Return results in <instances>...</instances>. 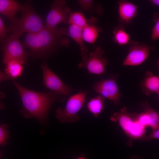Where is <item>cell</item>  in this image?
Masks as SVG:
<instances>
[{"mask_svg":"<svg viewBox=\"0 0 159 159\" xmlns=\"http://www.w3.org/2000/svg\"><path fill=\"white\" fill-rule=\"evenodd\" d=\"M67 32L66 28L44 26L37 32L26 33L22 44L29 49L32 57H46L60 47H68V39L63 37Z\"/></svg>","mask_w":159,"mask_h":159,"instance_id":"1","label":"cell"},{"mask_svg":"<svg viewBox=\"0 0 159 159\" xmlns=\"http://www.w3.org/2000/svg\"><path fill=\"white\" fill-rule=\"evenodd\" d=\"M128 52L122 63L125 66H138L144 62L152 51L155 49L154 46L141 44L130 41L129 43Z\"/></svg>","mask_w":159,"mask_h":159,"instance_id":"9","label":"cell"},{"mask_svg":"<svg viewBox=\"0 0 159 159\" xmlns=\"http://www.w3.org/2000/svg\"><path fill=\"white\" fill-rule=\"evenodd\" d=\"M113 40L114 42L120 46L129 44L130 41V36L126 31L125 25L120 24L113 30Z\"/></svg>","mask_w":159,"mask_h":159,"instance_id":"19","label":"cell"},{"mask_svg":"<svg viewBox=\"0 0 159 159\" xmlns=\"http://www.w3.org/2000/svg\"><path fill=\"white\" fill-rule=\"evenodd\" d=\"M88 19H86L80 12L70 13L68 24L76 25L82 29L88 24Z\"/></svg>","mask_w":159,"mask_h":159,"instance_id":"21","label":"cell"},{"mask_svg":"<svg viewBox=\"0 0 159 159\" xmlns=\"http://www.w3.org/2000/svg\"><path fill=\"white\" fill-rule=\"evenodd\" d=\"M9 31L8 27L5 26L0 17V42L2 45L5 42L7 34Z\"/></svg>","mask_w":159,"mask_h":159,"instance_id":"26","label":"cell"},{"mask_svg":"<svg viewBox=\"0 0 159 159\" xmlns=\"http://www.w3.org/2000/svg\"><path fill=\"white\" fill-rule=\"evenodd\" d=\"M22 6L15 0H0V13L11 21L16 13L21 11Z\"/></svg>","mask_w":159,"mask_h":159,"instance_id":"15","label":"cell"},{"mask_svg":"<svg viewBox=\"0 0 159 159\" xmlns=\"http://www.w3.org/2000/svg\"><path fill=\"white\" fill-rule=\"evenodd\" d=\"M105 98L100 95L91 98L87 102L88 110L96 118L98 117L104 107Z\"/></svg>","mask_w":159,"mask_h":159,"instance_id":"18","label":"cell"},{"mask_svg":"<svg viewBox=\"0 0 159 159\" xmlns=\"http://www.w3.org/2000/svg\"><path fill=\"white\" fill-rule=\"evenodd\" d=\"M43 84L46 87L58 94L69 96L73 91L72 87L65 84L48 67L47 63L42 65Z\"/></svg>","mask_w":159,"mask_h":159,"instance_id":"11","label":"cell"},{"mask_svg":"<svg viewBox=\"0 0 159 159\" xmlns=\"http://www.w3.org/2000/svg\"><path fill=\"white\" fill-rule=\"evenodd\" d=\"M97 20L94 17L88 19L87 24L82 29V35L84 41L94 44L101 32L102 29L97 25Z\"/></svg>","mask_w":159,"mask_h":159,"instance_id":"14","label":"cell"},{"mask_svg":"<svg viewBox=\"0 0 159 159\" xmlns=\"http://www.w3.org/2000/svg\"><path fill=\"white\" fill-rule=\"evenodd\" d=\"M65 0H54L51 4V9L46 19L44 27L53 28L60 23H68L71 9L65 6Z\"/></svg>","mask_w":159,"mask_h":159,"instance_id":"10","label":"cell"},{"mask_svg":"<svg viewBox=\"0 0 159 159\" xmlns=\"http://www.w3.org/2000/svg\"><path fill=\"white\" fill-rule=\"evenodd\" d=\"M87 95L86 91L82 90L70 96L64 109L59 107L56 110V118L62 123H71L77 121L80 117L77 114L86 100Z\"/></svg>","mask_w":159,"mask_h":159,"instance_id":"5","label":"cell"},{"mask_svg":"<svg viewBox=\"0 0 159 159\" xmlns=\"http://www.w3.org/2000/svg\"><path fill=\"white\" fill-rule=\"evenodd\" d=\"M77 158L78 159H84L85 158L84 155H81L79 157Z\"/></svg>","mask_w":159,"mask_h":159,"instance_id":"31","label":"cell"},{"mask_svg":"<svg viewBox=\"0 0 159 159\" xmlns=\"http://www.w3.org/2000/svg\"><path fill=\"white\" fill-rule=\"evenodd\" d=\"M21 11V18L15 17L8 27L11 34L19 38L24 32H35L44 28L42 18L35 12L31 0L22 5Z\"/></svg>","mask_w":159,"mask_h":159,"instance_id":"3","label":"cell"},{"mask_svg":"<svg viewBox=\"0 0 159 159\" xmlns=\"http://www.w3.org/2000/svg\"><path fill=\"white\" fill-rule=\"evenodd\" d=\"M159 138V127L152 130V132L148 136H145L144 141H150L153 139Z\"/></svg>","mask_w":159,"mask_h":159,"instance_id":"27","label":"cell"},{"mask_svg":"<svg viewBox=\"0 0 159 159\" xmlns=\"http://www.w3.org/2000/svg\"><path fill=\"white\" fill-rule=\"evenodd\" d=\"M153 21L154 25L152 30L151 38L153 41H155L159 38V15L158 13L154 14Z\"/></svg>","mask_w":159,"mask_h":159,"instance_id":"24","label":"cell"},{"mask_svg":"<svg viewBox=\"0 0 159 159\" xmlns=\"http://www.w3.org/2000/svg\"><path fill=\"white\" fill-rule=\"evenodd\" d=\"M9 125L3 124L0 125V145L4 146L8 143L9 140Z\"/></svg>","mask_w":159,"mask_h":159,"instance_id":"23","label":"cell"},{"mask_svg":"<svg viewBox=\"0 0 159 159\" xmlns=\"http://www.w3.org/2000/svg\"><path fill=\"white\" fill-rule=\"evenodd\" d=\"M5 93L2 92H0V110L4 109L5 108V105L2 100L5 97Z\"/></svg>","mask_w":159,"mask_h":159,"instance_id":"28","label":"cell"},{"mask_svg":"<svg viewBox=\"0 0 159 159\" xmlns=\"http://www.w3.org/2000/svg\"><path fill=\"white\" fill-rule=\"evenodd\" d=\"M20 96L22 104V115L25 117L34 118L42 124L47 121L49 111L56 101H63L64 95L50 91L38 92L25 88L14 82Z\"/></svg>","mask_w":159,"mask_h":159,"instance_id":"2","label":"cell"},{"mask_svg":"<svg viewBox=\"0 0 159 159\" xmlns=\"http://www.w3.org/2000/svg\"><path fill=\"white\" fill-rule=\"evenodd\" d=\"M118 21L124 25L131 24L138 15V7L128 0H118Z\"/></svg>","mask_w":159,"mask_h":159,"instance_id":"12","label":"cell"},{"mask_svg":"<svg viewBox=\"0 0 159 159\" xmlns=\"http://www.w3.org/2000/svg\"><path fill=\"white\" fill-rule=\"evenodd\" d=\"M105 53L100 47L90 52L89 56L78 64L79 68L86 69L90 74L102 75L106 72V67L108 63L106 58L103 57Z\"/></svg>","mask_w":159,"mask_h":159,"instance_id":"8","label":"cell"},{"mask_svg":"<svg viewBox=\"0 0 159 159\" xmlns=\"http://www.w3.org/2000/svg\"></svg>","mask_w":159,"mask_h":159,"instance_id":"32","label":"cell"},{"mask_svg":"<svg viewBox=\"0 0 159 159\" xmlns=\"http://www.w3.org/2000/svg\"><path fill=\"white\" fill-rule=\"evenodd\" d=\"M153 4L156 6H159V0H148Z\"/></svg>","mask_w":159,"mask_h":159,"instance_id":"30","label":"cell"},{"mask_svg":"<svg viewBox=\"0 0 159 159\" xmlns=\"http://www.w3.org/2000/svg\"><path fill=\"white\" fill-rule=\"evenodd\" d=\"M136 117L139 122L142 125L146 127H150L151 120L146 113L144 112L139 114L136 113Z\"/></svg>","mask_w":159,"mask_h":159,"instance_id":"25","label":"cell"},{"mask_svg":"<svg viewBox=\"0 0 159 159\" xmlns=\"http://www.w3.org/2000/svg\"><path fill=\"white\" fill-rule=\"evenodd\" d=\"M117 73L112 74L108 78L95 82L92 86L94 91L107 98L116 105H120L121 94L117 83Z\"/></svg>","mask_w":159,"mask_h":159,"instance_id":"7","label":"cell"},{"mask_svg":"<svg viewBox=\"0 0 159 159\" xmlns=\"http://www.w3.org/2000/svg\"><path fill=\"white\" fill-rule=\"evenodd\" d=\"M19 39L11 34L2 44L0 49L2 52L3 64L13 59L19 60L23 64H27L30 54L25 50Z\"/></svg>","mask_w":159,"mask_h":159,"instance_id":"6","label":"cell"},{"mask_svg":"<svg viewBox=\"0 0 159 159\" xmlns=\"http://www.w3.org/2000/svg\"><path fill=\"white\" fill-rule=\"evenodd\" d=\"M139 86L142 91L148 96L152 93L159 95V76L153 74L150 71H147Z\"/></svg>","mask_w":159,"mask_h":159,"instance_id":"13","label":"cell"},{"mask_svg":"<svg viewBox=\"0 0 159 159\" xmlns=\"http://www.w3.org/2000/svg\"><path fill=\"white\" fill-rule=\"evenodd\" d=\"M140 105L144 112L146 113L151 120L150 127L152 129L159 127V114L158 112L153 109L148 102L146 101H141Z\"/></svg>","mask_w":159,"mask_h":159,"instance_id":"20","label":"cell"},{"mask_svg":"<svg viewBox=\"0 0 159 159\" xmlns=\"http://www.w3.org/2000/svg\"><path fill=\"white\" fill-rule=\"evenodd\" d=\"M10 79L5 73H4L0 70V82L4 80Z\"/></svg>","mask_w":159,"mask_h":159,"instance_id":"29","label":"cell"},{"mask_svg":"<svg viewBox=\"0 0 159 159\" xmlns=\"http://www.w3.org/2000/svg\"><path fill=\"white\" fill-rule=\"evenodd\" d=\"M4 64L5 73L11 79L15 80L21 75L23 64L19 60L11 59Z\"/></svg>","mask_w":159,"mask_h":159,"instance_id":"17","label":"cell"},{"mask_svg":"<svg viewBox=\"0 0 159 159\" xmlns=\"http://www.w3.org/2000/svg\"><path fill=\"white\" fill-rule=\"evenodd\" d=\"M67 34L73 39L80 47L82 59L87 57L88 50L84 44L82 35V29L76 25L70 24Z\"/></svg>","mask_w":159,"mask_h":159,"instance_id":"16","label":"cell"},{"mask_svg":"<svg viewBox=\"0 0 159 159\" xmlns=\"http://www.w3.org/2000/svg\"><path fill=\"white\" fill-rule=\"evenodd\" d=\"M78 3L83 11L86 12L95 11L97 13H101V6L95 7L94 5V0H78Z\"/></svg>","mask_w":159,"mask_h":159,"instance_id":"22","label":"cell"},{"mask_svg":"<svg viewBox=\"0 0 159 159\" xmlns=\"http://www.w3.org/2000/svg\"><path fill=\"white\" fill-rule=\"evenodd\" d=\"M110 120L112 122H118L129 138L127 144L130 146H132L133 140L144 141L146 127L139 122L136 117V113H129L125 107L114 113Z\"/></svg>","mask_w":159,"mask_h":159,"instance_id":"4","label":"cell"}]
</instances>
